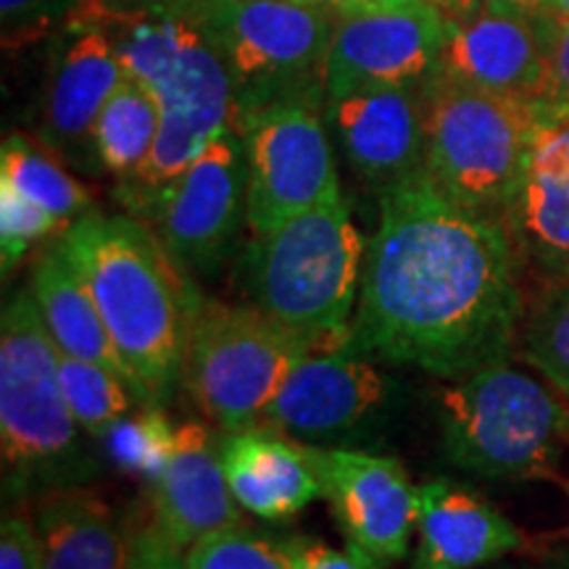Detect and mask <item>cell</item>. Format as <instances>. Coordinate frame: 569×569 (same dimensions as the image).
I'll return each instance as SVG.
<instances>
[{
	"mask_svg": "<svg viewBox=\"0 0 569 569\" xmlns=\"http://www.w3.org/2000/svg\"><path fill=\"white\" fill-rule=\"evenodd\" d=\"M525 311L501 219L451 201L425 172L380 196L348 351L461 380L511 361Z\"/></svg>",
	"mask_w": 569,
	"mask_h": 569,
	"instance_id": "6da1fadb",
	"label": "cell"
},
{
	"mask_svg": "<svg viewBox=\"0 0 569 569\" xmlns=\"http://www.w3.org/2000/svg\"><path fill=\"white\" fill-rule=\"evenodd\" d=\"M88 284L142 401L161 407L182 377L198 296L151 227L132 213L88 211L56 238Z\"/></svg>",
	"mask_w": 569,
	"mask_h": 569,
	"instance_id": "7a4b0ae2",
	"label": "cell"
},
{
	"mask_svg": "<svg viewBox=\"0 0 569 569\" xmlns=\"http://www.w3.org/2000/svg\"><path fill=\"white\" fill-rule=\"evenodd\" d=\"M365 253L340 196L253 238L246 253L248 298L309 351L346 346Z\"/></svg>",
	"mask_w": 569,
	"mask_h": 569,
	"instance_id": "3957f363",
	"label": "cell"
},
{
	"mask_svg": "<svg viewBox=\"0 0 569 569\" xmlns=\"http://www.w3.org/2000/svg\"><path fill=\"white\" fill-rule=\"evenodd\" d=\"M438 415L446 459L486 480L543 478L569 448V401L511 361L451 380Z\"/></svg>",
	"mask_w": 569,
	"mask_h": 569,
	"instance_id": "277c9868",
	"label": "cell"
},
{
	"mask_svg": "<svg viewBox=\"0 0 569 569\" xmlns=\"http://www.w3.org/2000/svg\"><path fill=\"white\" fill-rule=\"evenodd\" d=\"M193 19L230 74L234 130L277 106L327 109L336 13L301 0H217Z\"/></svg>",
	"mask_w": 569,
	"mask_h": 569,
	"instance_id": "5b68a950",
	"label": "cell"
},
{
	"mask_svg": "<svg viewBox=\"0 0 569 569\" xmlns=\"http://www.w3.org/2000/svg\"><path fill=\"white\" fill-rule=\"evenodd\" d=\"M61 353L30 290L0 317V448L6 493L74 486L82 478L77 419L61 388Z\"/></svg>",
	"mask_w": 569,
	"mask_h": 569,
	"instance_id": "8992f818",
	"label": "cell"
},
{
	"mask_svg": "<svg viewBox=\"0 0 569 569\" xmlns=\"http://www.w3.org/2000/svg\"><path fill=\"white\" fill-rule=\"evenodd\" d=\"M422 98L425 174L451 201L501 219L540 127L536 109L440 71L422 82Z\"/></svg>",
	"mask_w": 569,
	"mask_h": 569,
	"instance_id": "52a82bcc",
	"label": "cell"
},
{
	"mask_svg": "<svg viewBox=\"0 0 569 569\" xmlns=\"http://www.w3.org/2000/svg\"><path fill=\"white\" fill-rule=\"evenodd\" d=\"M306 353L301 340L253 303L198 298L188 325L182 382L224 432L256 430Z\"/></svg>",
	"mask_w": 569,
	"mask_h": 569,
	"instance_id": "ba28073f",
	"label": "cell"
},
{
	"mask_svg": "<svg viewBox=\"0 0 569 569\" xmlns=\"http://www.w3.org/2000/svg\"><path fill=\"white\" fill-rule=\"evenodd\" d=\"M184 277L213 274L246 222V146L230 127L138 213Z\"/></svg>",
	"mask_w": 569,
	"mask_h": 569,
	"instance_id": "9c48e42d",
	"label": "cell"
},
{
	"mask_svg": "<svg viewBox=\"0 0 569 569\" xmlns=\"http://www.w3.org/2000/svg\"><path fill=\"white\" fill-rule=\"evenodd\" d=\"M238 132L246 146V224L253 238L340 198L322 106H277Z\"/></svg>",
	"mask_w": 569,
	"mask_h": 569,
	"instance_id": "30bf717a",
	"label": "cell"
},
{
	"mask_svg": "<svg viewBox=\"0 0 569 569\" xmlns=\"http://www.w3.org/2000/svg\"><path fill=\"white\" fill-rule=\"evenodd\" d=\"M153 96L161 106L159 138L140 172L119 182L117 190V198L130 213H138L163 184L180 177L211 140L232 127L230 74L198 21Z\"/></svg>",
	"mask_w": 569,
	"mask_h": 569,
	"instance_id": "8fae6325",
	"label": "cell"
},
{
	"mask_svg": "<svg viewBox=\"0 0 569 569\" xmlns=\"http://www.w3.org/2000/svg\"><path fill=\"white\" fill-rule=\"evenodd\" d=\"M451 17L430 0H403L338 17L327 59V101L361 90L409 88L436 74Z\"/></svg>",
	"mask_w": 569,
	"mask_h": 569,
	"instance_id": "7c38bea8",
	"label": "cell"
},
{
	"mask_svg": "<svg viewBox=\"0 0 569 569\" xmlns=\"http://www.w3.org/2000/svg\"><path fill=\"white\" fill-rule=\"evenodd\" d=\"M311 453L322 480V498L330 501L348 543L377 565L407 557L411 532L417 530L419 493L401 461L353 448L311 446Z\"/></svg>",
	"mask_w": 569,
	"mask_h": 569,
	"instance_id": "4fadbf2b",
	"label": "cell"
},
{
	"mask_svg": "<svg viewBox=\"0 0 569 569\" xmlns=\"http://www.w3.org/2000/svg\"><path fill=\"white\" fill-rule=\"evenodd\" d=\"M124 80V69L106 34L71 17L56 32L42 84L38 140L53 156L84 172L101 169L92 132L111 92Z\"/></svg>",
	"mask_w": 569,
	"mask_h": 569,
	"instance_id": "5bb4252c",
	"label": "cell"
},
{
	"mask_svg": "<svg viewBox=\"0 0 569 569\" xmlns=\"http://www.w3.org/2000/svg\"><path fill=\"white\" fill-rule=\"evenodd\" d=\"M386 401L388 380L369 356L317 348L298 361L261 427L309 446L336 443L380 415Z\"/></svg>",
	"mask_w": 569,
	"mask_h": 569,
	"instance_id": "9a60e30c",
	"label": "cell"
},
{
	"mask_svg": "<svg viewBox=\"0 0 569 569\" xmlns=\"http://www.w3.org/2000/svg\"><path fill=\"white\" fill-rule=\"evenodd\" d=\"M325 117L353 177L377 196L425 172L422 84L330 98Z\"/></svg>",
	"mask_w": 569,
	"mask_h": 569,
	"instance_id": "2e32d148",
	"label": "cell"
},
{
	"mask_svg": "<svg viewBox=\"0 0 569 569\" xmlns=\"http://www.w3.org/2000/svg\"><path fill=\"white\" fill-rule=\"evenodd\" d=\"M436 71L532 103L546 74L536 19L496 0H480L475 11L451 17Z\"/></svg>",
	"mask_w": 569,
	"mask_h": 569,
	"instance_id": "e0dca14e",
	"label": "cell"
},
{
	"mask_svg": "<svg viewBox=\"0 0 569 569\" xmlns=\"http://www.w3.org/2000/svg\"><path fill=\"white\" fill-rule=\"evenodd\" d=\"M522 272L569 277V122L540 124L515 196L501 213Z\"/></svg>",
	"mask_w": 569,
	"mask_h": 569,
	"instance_id": "ac0fdd59",
	"label": "cell"
},
{
	"mask_svg": "<svg viewBox=\"0 0 569 569\" xmlns=\"http://www.w3.org/2000/svg\"><path fill=\"white\" fill-rule=\"evenodd\" d=\"M151 486L156 522L182 551L213 532L243 525V509L227 482L219 440L203 425L177 427L172 457Z\"/></svg>",
	"mask_w": 569,
	"mask_h": 569,
	"instance_id": "d6986e66",
	"label": "cell"
},
{
	"mask_svg": "<svg viewBox=\"0 0 569 569\" xmlns=\"http://www.w3.org/2000/svg\"><path fill=\"white\" fill-rule=\"evenodd\" d=\"M417 493L411 569H478L522 549V530L475 490L451 480H430Z\"/></svg>",
	"mask_w": 569,
	"mask_h": 569,
	"instance_id": "ffe728a7",
	"label": "cell"
},
{
	"mask_svg": "<svg viewBox=\"0 0 569 569\" xmlns=\"http://www.w3.org/2000/svg\"><path fill=\"white\" fill-rule=\"evenodd\" d=\"M219 453L234 501L248 515L282 522L322 498V480L309 443L256 427L227 432L219 440Z\"/></svg>",
	"mask_w": 569,
	"mask_h": 569,
	"instance_id": "44dd1931",
	"label": "cell"
},
{
	"mask_svg": "<svg viewBox=\"0 0 569 569\" xmlns=\"http://www.w3.org/2000/svg\"><path fill=\"white\" fill-rule=\"evenodd\" d=\"M30 293L34 303H38L42 325H46L48 336L59 348V353L111 369V372L122 375L138 390L130 369L124 367L122 356H119L109 330H106L103 317L96 301H92L88 284H84L80 272H77L56 240L34 261Z\"/></svg>",
	"mask_w": 569,
	"mask_h": 569,
	"instance_id": "7402d4cb",
	"label": "cell"
},
{
	"mask_svg": "<svg viewBox=\"0 0 569 569\" xmlns=\"http://www.w3.org/2000/svg\"><path fill=\"white\" fill-rule=\"evenodd\" d=\"M34 522L46 549L42 569H127V532L92 490H48Z\"/></svg>",
	"mask_w": 569,
	"mask_h": 569,
	"instance_id": "603a6c76",
	"label": "cell"
},
{
	"mask_svg": "<svg viewBox=\"0 0 569 569\" xmlns=\"http://www.w3.org/2000/svg\"><path fill=\"white\" fill-rule=\"evenodd\" d=\"M161 130V106L153 90L124 77L106 101L92 132L98 163L103 172L130 180L151 156Z\"/></svg>",
	"mask_w": 569,
	"mask_h": 569,
	"instance_id": "cb8c5ba5",
	"label": "cell"
},
{
	"mask_svg": "<svg viewBox=\"0 0 569 569\" xmlns=\"http://www.w3.org/2000/svg\"><path fill=\"white\" fill-rule=\"evenodd\" d=\"M0 184L17 190L67 227L90 211V193L42 142L13 132L0 146Z\"/></svg>",
	"mask_w": 569,
	"mask_h": 569,
	"instance_id": "d4e9b609",
	"label": "cell"
},
{
	"mask_svg": "<svg viewBox=\"0 0 569 569\" xmlns=\"http://www.w3.org/2000/svg\"><path fill=\"white\" fill-rule=\"evenodd\" d=\"M517 351L569 401V277L546 284L525 311Z\"/></svg>",
	"mask_w": 569,
	"mask_h": 569,
	"instance_id": "484cf974",
	"label": "cell"
},
{
	"mask_svg": "<svg viewBox=\"0 0 569 569\" xmlns=\"http://www.w3.org/2000/svg\"><path fill=\"white\" fill-rule=\"evenodd\" d=\"M61 388L71 417L90 436L103 438L119 419L132 411L130 393L138 396L122 375L84 359H71L61 353L59 361ZM140 398V396H138Z\"/></svg>",
	"mask_w": 569,
	"mask_h": 569,
	"instance_id": "4316f807",
	"label": "cell"
},
{
	"mask_svg": "<svg viewBox=\"0 0 569 569\" xmlns=\"http://www.w3.org/2000/svg\"><path fill=\"white\" fill-rule=\"evenodd\" d=\"M174 438L177 427L169 422L161 407H153V403L130 411L103 436L106 451H109L113 465L122 472L140 475L151 482L159 480L169 457H172Z\"/></svg>",
	"mask_w": 569,
	"mask_h": 569,
	"instance_id": "83f0119b",
	"label": "cell"
},
{
	"mask_svg": "<svg viewBox=\"0 0 569 569\" xmlns=\"http://www.w3.org/2000/svg\"><path fill=\"white\" fill-rule=\"evenodd\" d=\"M184 569H293L282 543L238 528L213 532L184 551Z\"/></svg>",
	"mask_w": 569,
	"mask_h": 569,
	"instance_id": "f1b7e54d",
	"label": "cell"
},
{
	"mask_svg": "<svg viewBox=\"0 0 569 569\" xmlns=\"http://www.w3.org/2000/svg\"><path fill=\"white\" fill-rule=\"evenodd\" d=\"M538 27L540 46H543L546 74L536 101L540 124L569 122V21H561L551 13H532Z\"/></svg>",
	"mask_w": 569,
	"mask_h": 569,
	"instance_id": "f546056e",
	"label": "cell"
},
{
	"mask_svg": "<svg viewBox=\"0 0 569 569\" xmlns=\"http://www.w3.org/2000/svg\"><path fill=\"white\" fill-rule=\"evenodd\" d=\"M67 232L59 219L42 211L40 206L27 201L17 190L0 184V253H3V272L19 264L32 246L42 240H56Z\"/></svg>",
	"mask_w": 569,
	"mask_h": 569,
	"instance_id": "4dcf8cb0",
	"label": "cell"
},
{
	"mask_svg": "<svg viewBox=\"0 0 569 569\" xmlns=\"http://www.w3.org/2000/svg\"><path fill=\"white\" fill-rule=\"evenodd\" d=\"M80 0H0V38L3 46H34L67 24Z\"/></svg>",
	"mask_w": 569,
	"mask_h": 569,
	"instance_id": "1f68e13d",
	"label": "cell"
},
{
	"mask_svg": "<svg viewBox=\"0 0 569 569\" xmlns=\"http://www.w3.org/2000/svg\"><path fill=\"white\" fill-rule=\"evenodd\" d=\"M127 532V569H184V551L174 543L153 511L130 525Z\"/></svg>",
	"mask_w": 569,
	"mask_h": 569,
	"instance_id": "d6a6232c",
	"label": "cell"
},
{
	"mask_svg": "<svg viewBox=\"0 0 569 569\" xmlns=\"http://www.w3.org/2000/svg\"><path fill=\"white\" fill-rule=\"evenodd\" d=\"M46 565V549L38 522L30 515L3 517L0 525V569H42Z\"/></svg>",
	"mask_w": 569,
	"mask_h": 569,
	"instance_id": "836d02e7",
	"label": "cell"
},
{
	"mask_svg": "<svg viewBox=\"0 0 569 569\" xmlns=\"http://www.w3.org/2000/svg\"><path fill=\"white\" fill-rule=\"evenodd\" d=\"M293 569H380L372 557L348 543L346 551L332 549L315 538H293L282 543Z\"/></svg>",
	"mask_w": 569,
	"mask_h": 569,
	"instance_id": "e575fe53",
	"label": "cell"
},
{
	"mask_svg": "<svg viewBox=\"0 0 569 569\" xmlns=\"http://www.w3.org/2000/svg\"><path fill=\"white\" fill-rule=\"evenodd\" d=\"M301 3L319 6V9L332 11L336 17H348V13H365L375 9H386V6L403 3V0H301Z\"/></svg>",
	"mask_w": 569,
	"mask_h": 569,
	"instance_id": "d590c367",
	"label": "cell"
},
{
	"mask_svg": "<svg viewBox=\"0 0 569 569\" xmlns=\"http://www.w3.org/2000/svg\"><path fill=\"white\" fill-rule=\"evenodd\" d=\"M113 6H134V9H163L193 17L196 11L206 9V6L217 3V0H109Z\"/></svg>",
	"mask_w": 569,
	"mask_h": 569,
	"instance_id": "8d00e7d4",
	"label": "cell"
},
{
	"mask_svg": "<svg viewBox=\"0 0 569 569\" xmlns=\"http://www.w3.org/2000/svg\"><path fill=\"white\" fill-rule=\"evenodd\" d=\"M438 9H443L448 17H465V13L475 11L480 6V0H430Z\"/></svg>",
	"mask_w": 569,
	"mask_h": 569,
	"instance_id": "74e56055",
	"label": "cell"
},
{
	"mask_svg": "<svg viewBox=\"0 0 569 569\" xmlns=\"http://www.w3.org/2000/svg\"><path fill=\"white\" fill-rule=\"evenodd\" d=\"M496 3H503L509 6V9L515 11H522V13H538L540 9H543V0H496Z\"/></svg>",
	"mask_w": 569,
	"mask_h": 569,
	"instance_id": "f35d334b",
	"label": "cell"
},
{
	"mask_svg": "<svg viewBox=\"0 0 569 569\" xmlns=\"http://www.w3.org/2000/svg\"><path fill=\"white\" fill-rule=\"evenodd\" d=\"M551 17H557L561 21H569V0H543V9Z\"/></svg>",
	"mask_w": 569,
	"mask_h": 569,
	"instance_id": "ab89813d",
	"label": "cell"
}]
</instances>
